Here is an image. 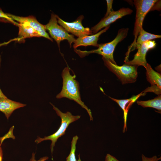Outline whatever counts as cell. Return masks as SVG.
Segmentation results:
<instances>
[{"mask_svg": "<svg viewBox=\"0 0 161 161\" xmlns=\"http://www.w3.org/2000/svg\"><path fill=\"white\" fill-rule=\"evenodd\" d=\"M63 80L62 89L56 96V98L60 99L66 97L72 100L80 105L87 112L91 120H93V117L90 110L81 100L79 91V83L75 79V75L70 74V69L68 67L63 70L62 74Z\"/></svg>", "mask_w": 161, "mask_h": 161, "instance_id": "obj_1", "label": "cell"}, {"mask_svg": "<svg viewBox=\"0 0 161 161\" xmlns=\"http://www.w3.org/2000/svg\"><path fill=\"white\" fill-rule=\"evenodd\" d=\"M129 30L128 28L119 30L116 36L113 40L108 43L98 44V48L97 49L89 51L76 49L75 52L81 57H84L92 53H97L101 55L104 58L116 64L114 59V51L117 44L126 37Z\"/></svg>", "mask_w": 161, "mask_h": 161, "instance_id": "obj_2", "label": "cell"}, {"mask_svg": "<svg viewBox=\"0 0 161 161\" xmlns=\"http://www.w3.org/2000/svg\"><path fill=\"white\" fill-rule=\"evenodd\" d=\"M50 104L52 106L53 109L55 111L58 115L61 118V125L58 130L54 134L47 136H45L43 138L38 137L35 140V142L38 144L44 141L51 140V143L50 149L52 154L53 151L54 147L58 139L65 134L66 130L69 125L80 119V116L73 115L71 112H67L65 113H63L52 104L51 103Z\"/></svg>", "mask_w": 161, "mask_h": 161, "instance_id": "obj_3", "label": "cell"}, {"mask_svg": "<svg viewBox=\"0 0 161 161\" xmlns=\"http://www.w3.org/2000/svg\"><path fill=\"white\" fill-rule=\"evenodd\" d=\"M105 65L114 73L123 84L135 82L138 76V66L125 64L121 66L114 64L102 57Z\"/></svg>", "mask_w": 161, "mask_h": 161, "instance_id": "obj_4", "label": "cell"}, {"mask_svg": "<svg viewBox=\"0 0 161 161\" xmlns=\"http://www.w3.org/2000/svg\"><path fill=\"white\" fill-rule=\"evenodd\" d=\"M157 1L156 0H134V4L136 9V20L133 32L134 38L133 42L129 47L128 52L133 51L137 37L143 28L144 19L147 13Z\"/></svg>", "mask_w": 161, "mask_h": 161, "instance_id": "obj_5", "label": "cell"}, {"mask_svg": "<svg viewBox=\"0 0 161 161\" xmlns=\"http://www.w3.org/2000/svg\"><path fill=\"white\" fill-rule=\"evenodd\" d=\"M44 25L45 29L48 31L59 47L61 41L64 40H67L70 47L72 43L75 42L76 39L74 36L69 34L62 27L58 24L56 15L52 13L49 22Z\"/></svg>", "mask_w": 161, "mask_h": 161, "instance_id": "obj_6", "label": "cell"}, {"mask_svg": "<svg viewBox=\"0 0 161 161\" xmlns=\"http://www.w3.org/2000/svg\"><path fill=\"white\" fill-rule=\"evenodd\" d=\"M58 23L68 32H70L78 38L92 34L90 29L85 27L82 24L83 16H80L75 21L71 22L65 21L57 15Z\"/></svg>", "mask_w": 161, "mask_h": 161, "instance_id": "obj_7", "label": "cell"}, {"mask_svg": "<svg viewBox=\"0 0 161 161\" xmlns=\"http://www.w3.org/2000/svg\"><path fill=\"white\" fill-rule=\"evenodd\" d=\"M156 45L154 41L150 40L144 42L137 48V51L134 55L133 59L124 62L125 64L138 66H142L145 68L147 64L146 59L147 52L148 50L154 48Z\"/></svg>", "mask_w": 161, "mask_h": 161, "instance_id": "obj_8", "label": "cell"}, {"mask_svg": "<svg viewBox=\"0 0 161 161\" xmlns=\"http://www.w3.org/2000/svg\"><path fill=\"white\" fill-rule=\"evenodd\" d=\"M133 10L129 8H122L112 12L107 16L104 17L90 30L92 34H95L104 27H106L118 19L127 15L131 14Z\"/></svg>", "mask_w": 161, "mask_h": 161, "instance_id": "obj_9", "label": "cell"}, {"mask_svg": "<svg viewBox=\"0 0 161 161\" xmlns=\"http://www.w3.org/2000/svg\"><path fill=\"white\" fill-rule=\"evenodd\" d=\"M7 14L10 17L17 21L18 23L25 24L31 27L36 30L41 37L53 41L52 39L47 32L44 25L39 23L34 16H29L27 17H22L10 13H7Z\"/></svg>", "mask_w": 161, "mask_h": 161, "instance_id": "obj_10", "label": "cell"}, {"mask_svg": "<svg viewBox=\"0 0 161 161\" xmlns=\"http://www.w3.org/2000/svg\"><path fill=\"white\" fill-rule=\"evenodd\" d=\"M109 27L110 25L95 34L85 36L76 39L73 45L74 49H76L78 47L82 46H93L98 47V44H97V41L99 36L101 34L106 32Z\"/></svg>", "mask_w": 161, "mask_h": 161, "instance_id": "obj_11", "label": "cell"}, {"mask_svg": "<svg viewBox=\"0 0 161 161\" xmlns=\"http://www.w3.org/2000/svg\"><path fill=\"white\" fill-rule=\"evenodd\" d=\"M26 105L7 98H0V111L4 114L7 119L15 110Z\"/></svg>", "mask_w": 161, "mask_h": 161, "instance_id": "obj_12", "label": "cell"}, {"mask_svg": "<svg viewBox=\"0 0 161 161\" xmlns=\"http://www.w3.org/2000/svg\"><path fill=\"white\" fill-rule=\"evenodd\" d=\"M145 95L142 92L136 95H134L131 97L126 99H117L109 97L112 100L116 102L123 112L124 119V126L123 131L125 132L126 129V121L128 111L129 107L140 96Z\"/></svg>", "mask_w": 161, "mask_h": 161, "instance_id": "obj_13", "label": "cell"}, {"mask_svg": "<svg viewBox=\"0 0 161 161\" xmlns=\"http://www.w3.org/2000/svg\"><path fill=\"white\" fill-rule=\"evenodd\" d=\"M145 69L147 81L151 85H156L161 87V74L154 70L148 63L147 64Z\"/></svg>", "mask_w": 161, "mask_h": 161, "instance_id": "obj_14", "label": "cell"}, {"mask_svg": "<svg viewBox=\"0 0 161 161\" xmlns=\"http://www.w3.org/2000/svg\"><path fill=\"white\" fill-rule=\"evenodd\" d=\"M17 26L19 28L18 36L21 39L41 37L36 30L29 26L18 23Z\"/></svg>", "mask_w": 161, "mask_h": 161, "instance_id": "obj_15", "label": "cell"}, {"mask_svg": "<svg viewBox=\"0 0 161 161\" xmlns=\"http://www.w3.org/2000/svg\"><path fill=\"white\" fill-rule=\"evenodd\" d=\"M161 38V35H156L149 33L145 31L143 28L141 29L137 38L133 50L137 48L143 43L153 39Z\"/></svg>", "mask_w": 161, "mask_h": 161, "instance_id": "obj_16", "label": "cell"}, {"mask_svg": "<svg viewBox=\"0 0 161 161\" xmlns=\"http://www.w3.org/2000/svg\"><path fill=\"white\" fill-rule=\"evenodd\" d=\"M137 104L141 106L151 107L159 111L161 110V96L158 95L154 99L146 101L138 100Z\"/></svg>", "mask_w": 161, "mask_h": 161, "instance_id": "obj_17", "label": "cell"}, {"mask_svg": "<svg viewBox=\"0 0 161 161\" xmlns=\"http://www.w3.org/2000/svg\"><path fill=\"white\" fill-rule=\"evenodd\" d=\"M78 139V137L76 135L72 138L71 143V149L70 153L66 158V161H76L75 152L76 149V144Z\"/></svg>", "mask_w": 161, "mask_h": 161, "instance_id": "obj_18", "label": "cell"}, {"mask_svg": "<svg viewBox=\"0 0 161 161\" xmlns=\"http://www.w3.org/2000/svg\"><path fill=\"white\" fill-rule=\"evenodd\" d=\"M161 87L156 85H151L144 90L143 92L145 95L147 92H153L158 95H161Z\"/></svg>", "mask_w": 161, "mask_h": 161, "instance_id": "obj_19", "label": "cell"}, {"mask_svg": "<svg viewBox=\"0 0 161 161\" xmlns=\"http://www.w3.org/2000/svg\"><path fill=\"white\" fill-rule=\"evenodd\" d=\"M0 18L6 19L9 21L10 23H12L15 25L17 26L18 22H15L10 17L7 15V13L4 12L0 8Z\"/></svg>", "mask_w": 161, "mask_h": 161, "instance_id": "obj_20", "label": "cell"}, {"mask_svg": "<svg viewBox=\"0 0 161 161\" xmlns=\"http://www.w3.org/2000/svg\"><path fill=\"white\" fill-rule=\"evenodd\" d=\"M107 9L106 14L104 17L107 16L113 10L112 8V4L113 2L112 0H106Z\"/></svg>", "mask_w": 161, "mask_h": 161, "instance_id": "obj_21", "label": "cell"}, {"mask_svg": "<svg viewBox=\"0 0 161 161\" xmlns=\"http://www.w3.org/2000/svg\"><path fill=\"white\" fill-rule=\"evenodd\" d=\"M142 161H158L161 160V157L158 158L156 156L151 157H147L142 154Z\"/></svg>", "mask_w": 161, "mask_h": 161, "instance_id": "obj_22", "label": "cell"}, {"mask_svg": "<svg viewBox=\"0 0 161 161\" xmlns=\"http://www.w3.org/2000/svg\"><path fill=\"white\" fill-rule=\"evenodd\" d=\"M35 154L33 153L30 161H45L48 159V157L45 156L41 158L39 160H36L35 158Z\"/></svg>", "mask_w": 161, "mask_h": 161, "instance_id": "obj_23", "label": "cell"}, {"mask_svg": "<svg viewBox=\"0 0 161 161\" xmlns=\"http://www.w3.org/2000/svg\"><path fill=\"white\" fill-rule=\"evenodd\" d=\"M105 161H119L115 157L109 154H106Z\"/></svg>", "mask_w": 161, "mask_h": 161, "instance_id": "obj_24", "label": "cell"}, {"mask_svg": "<svg viewBox=\"0 0 161 161\" xmlns=\"http://www.w3.org/2000/svg\"><path fill=\"white\" fill-rule=\"evenodd\" d=\"M1 59H0V64H1ZM7 98V97L4 95L2 92L0 88V98Z\"/></svg>", "mask_w": 161, "mask_h": 161, "instance_id": "obj_25", "label": "cell"}, {"mask_svg": "<svg viewBox=\"0 0 161 161\" xmlns=\"http://www.w3.org/2000/svg\"><path fill=\"white\" fill-rule=\"evenodd\" d=\"M2 142H1L0 144V161H2V150L1 148V144Z\"/></svg>", "mask_w": 161, "mask_h": 161, "instance_id": "obj_26", "label": "cell"}, {"mask_svg": "<svg viewBox=\"0 0 161 161\" xmlns=\"http://www.w3.org/2000/svg\"><path fill=\"white\" fill-rule=\"evenodd\" d=\"M0 21L2 22H8V23H10V22L8 21L7 20L3 18H0Z\"/></svg>", "mask_w": 161, "mask_h": 161, "instance_id": "obj_27", "label": "cell"}, {"mask_svg": "<svg viewBox=\"0 0 161 161\" xmlns=\"http://www.w3.org/2000/svg\"><path fill=\"white\" fill-rule=\"evenodd\" d=\"M1 140H0V141H1Z\"/></svg>", "mask_w": 161, "mask_h": 161, "instance_id": "obj_28", "label": "cell"}]
</instances>
